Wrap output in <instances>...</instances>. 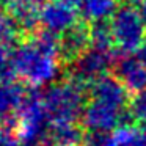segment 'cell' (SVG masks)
<instances>
[{
  "label": "cell",
  "mask_w": 146,
  "mask_h": 146,
  "mask_svg": "<svg viewBox=\"0 0 146 146\" xmlns=\"http://www.w3.org/2000/svg\"><path fill=\"white\" fill-rule=\"evenodd\" d=\"M129 111L137 123H146V90L137 93L129 102Z\"/></svg>",
  "instance_id": "cell-20"
},
{
  "label": "cell",
  "mask_w": 146,
  "mask_h": 146,
  "mask_svg": "<svg viewBox=\"0 0 146 146\" xmlns=\"http://www.w3.org/2000/svg\"><path fill=\"white\" fill-rule=\"evenodd\" d=\"M135 57L138 58V60H140V61H141V63L146 66V41L143 42V44H141V46H140V47L135 50Z\"/></svg>",
  "instance_id": "cell-22"
},
{
  "label": "cell",
  "mask_w": 146,
  "mask_h": 146,
  "mask_svg": "<svg viewBox=\"0 0 146 146\" xmlns=\"http://www.w3.org/2000/svg\"><path fill=\"white\" fill-rule=\"evenodd\" d=\"M60 2L68 3V5H71V7H80V3H82V0H60Z\"/></svg>",
  "instance_id": "cell-24"
},
{
  "label": "cell",
  "mask_w": 146,
  "mask_h": 146,
  "mask_svg": "<svg viewBox=\"0 0 146 146\" xmlns=\"http://www.w3.org/2000/svg\"><path fill=\"white\" fill-rule=\"evenodd\" d=\"M21 27L8 11L0 10V46H13Z\"/></svg>",
  "instance_id": "cell-17"
},
{
  "label": "cell",
  "mask_w": 146,
  "mask_h": 146,
  "mask_svg": "<svg viewBox=\"0 0 146 146\" xmlns=\"http://www.w3.org/2000/svg\"><path fill=\"white\" fill-rule=\"evenodd\" d=\"M27 93L29 91L14 80L0 82V119L16 121V113L19 111Z\"/></svg>",
  "instance_id": "cell-12"
},
{
  "label": "cell",
  "mask_w": 146,
  "mask_h": 146,
  "mask_svg": "<svg viewBox=\"0 0 146 146\" xmlns=\"http://www.w3.org/2000/svg\"><path fill=\"white\" fill-rule=\"evenodd\" d=\"M115 46L124 54L135 52L146 41V24L140 10H137L130 2L116 8L110 17Z\"/></svg>",
  "instance_id": "cell-4"
},
{
  "label": "cell",
  "mask_w": 146,
  "mask_h": 146,
  "mask_svg": "<svg viewBox=\"0 0 146 146\" xmlns=\"http://www.w3.org/2000/svg\"><path fill=\"white\" fill-rule=\"evenodd\" d=\"M124 110L105 104L101 101H93L85 105L82 113L83 127L88 130H101V132H110L121 126Z\"/></svg>",
  "instance_id": "cell-7"
},
{
  "label": "cell",
  "mask_w": 146,
  "mask_h": 146,
  "mask_svg": "<svg viewBox=\"0 0 146 146\" xmlns=\"http://www.w3.org/2000/svg\"><path fill=\"white\" fill-rule=\"evenodd\" d=\"M91 46V35H90V24L77 22L69 30L60 36V50L61 58L66 61H72L80 54Z\"/></svg>",
  "instance_id": "cell-10"
},
{
  "label": "cell",
  "mask_w": 146,
  "mask_h": 146,
  "mask_svg": "<svg viewBox=\"0 0 146 146\" xmlns=\"http://www.w3.org/2000/svg\"><path fill=\"white\" fill-rule=\"evenodd\" d=\"M50 119L46 111L42 94L29 91L16 113V133L21 146H42L49 137Z\"/></svg>",
  "instance_id": "cell-3"
},
{
  "label": "cell",
  "mask_w": 146,
  "mask_h": 146,
  "mask_svg": "<svg viewBox=\"0 0 146 146\" xmlns=\"http://www.w3.org/2000/svg\"><path fill=\"white\" fill-rule=\"evenodd\" d=\"M86 85L69 79L68 82L52 83L42 93L46 111L52 123H76L86 105Z\"/></svg>",
  "instance_id": "cell-2"
},
{
  "label": "cell",
  "mask_w": 146,
  "mask_h": 146,
  "mask_svg": "<svg viewBox=\"0 0 146 146\" xmlns=\"http://www.w3.org/2000/svg\"><path fill=\"white\" fill-rule=\"evenodd\" d=\"M116 146H146V123L119 126L113 132Z\"/></svg>",
  "instance_id": "cell-15"
},
{
  "label": "cell",
  "mask_w": 146,
  "mask_h": 146,
  "mask_svg": "<svg viewBox=\"0 0 146 146\" xmlns=\"http://www.w3.org/2000/svg\"><path fill=\"white\" fill-rule=\"evenodd\" d=\"M8 13L14 17L21 30L33 32L39 25L42 2L41 0H7Z\"/></svg>",
  "instance_id": "cell-11"
},
{
  "label": "cell",
  "mask_w": 146,
  "mask_h": 146,
  "mask_svg": "<svg viewBox=\"0 0 146 146\" xmlns=\"http://www.w3.org/2000/svg\"><path fill=\"white\" fill-rule=\"evenodd\" d=\"M90 91H91L93 99L110 104L118 108H123L130 102L129 90L123 85V82L116 76H108V74L102 76L101 79L90 85Z\"/></svg>",
  "instance_id": "cell-9"
},
{
  "label": "cell",
  "mask_w": 146,
  "mask_h": 146,
  "mask_svg": "<svg viewBox=\"0 0 146 146\" xmlns=\"http://www.w3.org/2000/svg\"><path fill=\"white\" fill-rule=\"evenodd\" d=\"M77 19L79 13L76 11V7L63 3L60 0H50L47 3H42L39 24L44 30L61 36L66 30L79 22Z\"/></svg>",
  "instance_id": "cell-6"
},
{
  "label": "cell",
  "mask_w": 146,
  "mask_h": 146,
  "mask_svg": "<svg viewBox=\"0 0 146 146\" xmlns=\"http://www.w3.org/2000/svg\"><path fill=\"white\" fill-rule=\"evenodd\" d=\"M42 146H60V145H57V143H54V141H52V140H46V141H44V145H42Z\"/></svg>",
  "instance_id": "cell-25"
},
{
  "label": "cell",
  "mask_w": 146,
  "mask_h": 146,
  "mask_svg": "<svg viewBox=\"0 0 146 146\" xmlns=\"http://www.w3.org/2000/svg\"><path fill=\"white\" fill-rule=\"evenodd\" d=\"M118 8L116 0H82L80 16L86 22H94L101 19H110Z\"/></svg>",
  "instance_id": "cell-14"
},
{
  "label": "cell",
  "mask_w": 146,
  "mask_h": 146,
  "mask_svg": "<svg viewBox=\"0 0 146 146\" xmlns=\"http://www.w3.org/2000/svg\"><path fill=\"white\" fill-rule=\"evenodd\" d=\"M13 127L10 124H0V146H21L19 137Z\"/></svg>",
  "instance_id": "cell-21"
},
{
  "label": "cell",
  "mask_w": 146,
  "mask_h": 146,
  "mask_svg": "<svg viewBox=\"0 0 146 146\" xmlns=\"http://www.w3.org/2000/svg\"><path fill=\"white\" fill-rule=\"evenodd\" d=\"M90 35H91L93 47L102 49V50H111V46H115L110 19H101L90 22Z\"/></svg>",
  "instance_id": "cell-16"
},
{
  "label": "cell",
  "mask_w": 146,
  "mask_h": 146,
  "mask_svg": "<svg viewBox=\"0 0 146 146\" xmlns=\"http://www.w3.org/2000/svg\"><path fill=\"white\" fill-rule=\"evenodd\" d=\"M113 76L123 82L129 93H141L146 90V66L137 57H130L121 50H115Z\"/></svg>",
  "instance_id": "cell-8"
},
{
  "label": "cell",
  "mask_w": 146,
  "mask_h": 146,
  "mask_svg": "<svg viewBox=\"0 0 146 146\" xmlns=\"http://www.w3.org/2000/svg\"><path fill=\"white\" fill-rule=\"evenodd\" d=\"M16 74L32 86L54 82L60 71V36L42 30L13 50Z\"/></svg>",
  "instance_id": "cell-1"
},
{
  "label": "cell",
  "mask_w": 146,
  "mask_h": 146,
  "mask_svg": "<svg viewBox=\"0 0 146 146\" xmlns=\"http://www.w3.org/2000/svg\"><path fill=\"white\" fill-rule=\"evenodd\" d=\"M16 76L13 50L10 46H0V82H11Z\"/></svg>",
  "instance_id": "cell-18"
},
{
  "label": "cell",
  "mask_w": 146,
  "mask_h": 146,
  "mask_svg": "<svg viewBox=\"0 0 146 146\" xmlns=\"http://www.w3.org/2000/svg\"><path fill=\"white\" fill-rule=\"evenodd\" d=\"M115 50H102V49L90 46L83 54L71 61V79L91 85L98 79L113 69Z\"/></svg>",
  "instance_id": "cell-5"
},
{
  "label": "cell",
  "mask_w": 146,
  "mask_h": 146,
  "mask_svg": "<svg viewBox=\"0 0 146 146\" xmlns=\"http://www.w3.org/2000/svg\"><path fill=\"white\" fill-rule=\"evenodd\" d=\"M140 14H141V17H143V21H145V24H146V0H141V3H140Z\"/></svg>",
  "instance_id": "cell-23"
},
{
  "label": "cell",
  "mask_w": 146,
  "mask_h": 146,
  "mask_svg": "<svg viewBox=\"0 0 146 146\" xmlns=\"http://www.w3.org/2000/svg\"><path fill=\"white\" fill-rule=\"evenodd\" d=\"M83 146H116L115 137L110 132H101V130H88L85 133Z\"/></svg>",
  "instance_id": "cell-19"
},
{
  "label": "cell",
  "mask_w": 146,
  "mask_h": 146,
  "mask_svg": "<svg viewBox=\"0 0 146 146\" xmlns=\"http://www.w3.org/2000/svg\"><path fill=\"white\" fill-rule=\"evenodd\" d=\"M47 138L60 146H83L85 132L76 123H52Z\"/></svg>",
  "instance_id": "cell-13"
}]
</instances>
